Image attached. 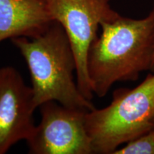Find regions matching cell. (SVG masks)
I'll return each mask as SVG.
<instances>
[{"instance_id":"1","label":"cell","mask_w":154,"mask_h":154,"mask_svg":"<svg viewBox=\"0 0 154 154\" xmlns=\"http://www.w3.org/2000/svg\"><path fill=\"white\" fill-rule=\"evenodd\" d=\"M101 34L88 51L87 72L91 90L105 96L115 83L136 81L151 71L154 57V9L146 17L121 16L101 24Z\"/></svg>"},{"instance_id":"2","label":"cell","mask_w":154,"mask_h":154,"mask_svg":"<svg viewBox=\"0 0 154 154\" xmlns=\"http://www.w3.org/2000/svg\"><path fill=\"white\" fill-rule=\"evenodd\" d=\"M11 42L24 58L29 70L34 102L38 108L55 101L64 106L91 111V101L82 94L74 79L76 61L62 26L54 22L35 38L16 37Z\"/></svg>"},{"instance_id":"3","label":"cell","mask_w":154,"mask_h":154,"mask_svg":"<svg viewBox=\"0 0 154 154\" xmlns=\"http://www.w3.org/2000/svg\"><path fill=\"white\" fill-rule=\"evenodd\" d=\"M154 74L133 88L113 94L111 103L86 115L93 153L113 154L123 144L154 128Z\"/></svg>"},{"instance_id":"4","label":"cell","mask_w":154,"mask_h":154,"mask_svg":"<svg viewBox=\"0 0 154 154\" xmlns=\"http://www.w3.org/2000/svg\"><path fill=\"white\" fill-rule=\"evenodd\" d=\"M50 16L59 23L68 36L76 61V82L80 91L91 101V90L87 72L90 46L97 37L101 24L119 16L111 8L110 0H44Z\"/></svg>"},{"instance_id":"5","label":"cell","mask_w":154,"mask_h":154,"mask_svg":"<svg viewBox=\"0 0 154 154\" xmlns=\"http://www.w3.org/2000/svg\"><path fill=\"white\" fill-rule=\"evenodd\" d=\"M41 121L26 140L32 154H92L86 126L88 111L49 101L38 107Z\"/></svg>"},{"instance_id":"6","label":"cell","mask_w":154,"mask_h":154,"mask_svg":"<svg viewBox=\"0 0 154 154\" xmlns=\"http://www.w3.org/2000/svg\"><path fill=\"white\" fill-rule=\"evenodd\" d=\"M32 86L26 85L12 66L0 68V154L20 140H26L35 128Z\"/></svg>"},{"instance_id":"7","label":"cell","mask_w":154,"mask_h":154,"mask_svg":"<svg viewBox=\"0 0 154 154\" xmlns=\"http://www.w3.org/2000/svg\"><path fill=\"white\" fill-rule=\"evenodd\" d=\"M54 22L44 0H0V42L35 38Z\"/></svg>"},{"instance_id":"8","label":"cell","mask_w":154,"mask_h":154,"mask_svg":"<svg viewBox=\"0 0 154 154\" xmlns=\"http://www.w3.org/2000/svg\"><path fill=\"white\" fill-rule=\"evenodd\" d=\"M113 154H154V128L119 148Z\"/></svg>"},{"instance_id":"9","label":"cell","mask_w":154,"mask_h":154,"mask_svg":"<svg viewBox=\"0 0 154 154\" xmlns=\"http://www.w3.org/2000/svg\"><path fill=\"white\" fill-rule=\"evenodd\" d=\"M151 72H154V57H153V63H152V66H151Z\"/></svg>"},{"instance_id":"10","label":"cell","mask_w":154,"mask_h":154,"mask_svg":"<svg viewBox=\"0 0 154 154\" xmlns=\"http://www.w3.org/2000/svg\"><path fill=\"white\" fill-rule=\"evenodd\" d=\"M153 126H154V119H153Z\"/></svg>"}]
</instances>
